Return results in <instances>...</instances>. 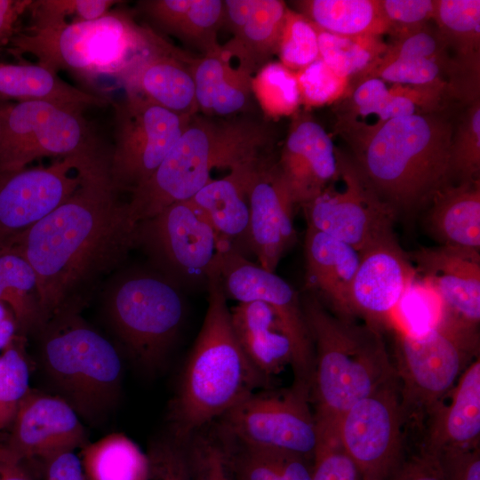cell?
<instances>
[{
	"instance_id": "40",
	"label": "cell",
	"mask_w": 480,
	"mask_h": 480,
	"mask_svg": "<svg viewBox=\"0 0 480 480\" xmlns=\"http://www.w3.org/2000/svg\"><path fill=\"white\" fill-rule=\"evenodd\" d=\"M315 28L319 58L336 74L350 80L364 72L387 45L380 36H340Z\"/></svg>"
},
{
	"instance_id": "24",
	"label": "cell",
	"mask_w": 480,
	"mask_h": 480,
	"mask_svg": "<svg viewBox=\"0 0 480 480\" xmlns=\"http://www.w3.org/2000/svg\"><path fill=\"white\" fill-rule=\"evenodd\" d=\"M287 9L280 0L224 1V25L233 38L221 50L253 76L277 52Z\"/></svg>"
},
{
	"instance_id": "32",
	"label": "cell",
	"mask_w": 480,
	"mask_h": 480,
	"mask_svg": "<svg viewBox=\"0 0 480 480\" xmlns=\"http://www.w3.org/2000/svg\"><path fill=\"white\" fill-rule=\"evenodd\" d=\"M394 98L392 87L380 78L371 77L357 81L338 101L335 129L355 153L394 118Z\"/></svg>"
},
{
	"instance_id": "4",
	"label": "cell",
	"mask_w": 480,
	"mask_h": 480,
	"mask_svg": "<svg viewBox=\"0 0 480 480\" xmlns=\"http://www.w3.org/2000/svg\"><path fill=\"white\" fill-rule=\"evenodd\" d=\"M454 127L436 112L396 117L356 152L355 161L398 215H413L450 184Z\"/></svg>"
},
{
	"instance_id": "54",
	"label": "cell",
	"mask_w": 480,
	"mask_h": 480,
	"mask_svg": "<svg viewBox=\"0 0 480 480\" xmlns=\"http://www.w3.org/2000/svg\"><path fill=\"white\" fill-rule=\"evenodd\" d=\"M32 0H0V47L8 46L19 32L18 21Z\"/></svg>"
},
{
	"instance_id": "50",
	"label": "cell",
	"mask_w": 480,
	"mask_h": 480,
	"mask_svg": "<svg viewBox=\"0 0 480 480\" xmlns=\"http://www.w3.org/2000/svg\"><path fill=\"white\" fill-rule=\"evenodd\" d=\"M189 452L196 480H233L224 452L218 440L196 436Z\"/></svg>"
},
{
	"instance_id": "13",
	"label": "cell",
	"mask_w": 480,
	"mask_h": 480,
	"mask_svg": "<svg viewBox=\"0 0 480 480\" xmlns=\"http://www.w3.org/2000/svg\"><path fill=\"white\" fill-rule=\"evenodd\" d=\"M309 390L292 384L283 391L255 392L220 419L221 432L245 445L313 460L318 431Z\"/></svg>"
},
{
	"instance_id": "8",
	"label": "cell",
	"mask_w": 480,
	"mask_h": 480,
	"mask_svg": "<svg viewBox=\"0 0 480 480\" xmlns=\"http://www.w3.org/2000/svg\"><path fill=\"white\" fill-rule=\"evenodd\" d=\"M476 328L441 316L420 332H399L394 364L404 428L422 430L448 397L460 376L477 357Z\"/></svg>"
},
{
	"instance_id": "20",
	"label": "cell",
	"mask_w": 480,
	"mask_h": 480,
	"mask_svg": "<svg viewBox=\"0 0 480 480\" xmlns=\"http://www.w3.org/2000/svg\"><path fill=\"white\" fill-rule=\"evenodd\" d=\"M416 276L442 304V315L477 328L480 321L479 251L439 244L408 254Z\"/></svg>"
},
{
	"instance_id": "2",
	"label": "cell",
	"mask_w": 480,
	"mask_h": 480,
	"mask_svg": "<svg viewBox=\"0 0 480 480\" xmlns=\"http://www.w3.org/2000/svg\"><path fill=\"white\" fill-rule=\"evenodd\" d=\"M314 347L309 398L319 437H337L342 416L396 379L382 332L335 315L312 292L300 296Z\"/></svg>"
},
{
	"instance_id": "14",
	"label": "cell",
	"mask_w": 480,
	"mask_h": 480,
	"mask_svg": "<svg viewBox=\"0 0 480 480\" xmlns=\"http://www.w3.org/2000/svg\"><path fill=\"white\" fill-rule=\"evenodd\" d=\"M115 144L108 169L115 188L132 192L144 184L174 146L191 117L125 93L114 103Z\"/></svg>"
},
{
	"instance_id": "3",
	"label": "cell",
	"mask_w": 480,
	"mask_h": 480,
	"mask_svg": "<svg viewBox=\"0 0 480 480\" xmlns=\"http://www.w3.org/2000/svg\"><path fill=\"white\" fill-rule=\"evenodd\" d=\"M206 289L207 310L170 408L172 436L184 442L270 383L252 367L236 340L214 268Z\"/></svg>"
},
{
	"instance_id": "48",
	"label": "cell",
	"mask_w": 480,
	"mask_h": 480,
	"mask_svg": "<svg viewBox=\"0 0 480 480\" xmlns=\"http://www.w3.org/2000/svg\"><path fill=\"white\" fill-rule=\"evenodd\" d=\"M311 480H361L356 466L337 437L318 439Z\"/></svg>"
},
{
	"instance_id": "55",
	"label": "cell",
	"mask_w": 480,
	"mask_h": 480,
	"mask_svg": "<svg viewBox=\"0 0 480 480\" xmlns=\"http://www.w3.org/2000/svg\"><path fill=\"white\" fill-rule=\"evenodd\" d=\"M0 480H36L33 466L0 445Z\"/></svg>"
},
{
	"instance_id": "51",
	"label": "cell",
	"mask_w": 480,
	"mask_h": 480,
	"mask_svg": "<svg viewBox=\"0 0 480 480\" xmlns=\"http://www.w3.org/2000/svg\"><path fill=\"white\" fill-rule=\"evenodd\" d=\"M436 456L445 480H480V447L446 451Z\"/></svg>"
},
{
	"instance_id": "1",
	"label": "cell",
	"mask_w": 480,
	"mask_h": 480,
	"mask_svg": "<svg viewBox=\"0 0 480 480\" xmlns=\"http://www.w3.org/2000/svg\"><path fill=\"white\" fill-rule=\"evenodd\" d=\"M79 170L81 183L65 202L3 242L34 269L44 324L76 309L84 294L137 246L138 223L112 184L108 155L99 150L86 156Z\"/></svg>"
},
{
	"instance_id": "36",
	"label": "cell",
	"mask_w": 480,
	"mask_h": 480,
	"mask_svg": "<svg viewBox=\"0 0 480 480\" xmlns=\"http://www.w3.org/2000/svg\"><path fill=\"white\" fill-rule=\"evenodd\" d=\"M433 20L446 48L454 51L456 63L476 81L479 75L480 1L435 0Z\"/></svg>"
},
{
	"instance_id": "44",
	"label": "cell",
	"mask_w": 480,
	"mask_h": 480,
	"mask_svg": "<svg viewBox=\"0 0 480 480\" xmlns=\"http://www.w3.org/2000/svg\"><path fill=\"white\" fill-rule=\"evenodd\" d=\"M280 63L297 72L319 58L315 26L299 12L286 11L277 52Z\"/></svg>"
},
{
	"instance_id": "34",
	"label": "cell",
	"mask_w": 480,
	"mask_h": 480,
	"mask_svg": "<svg viewBox=\"0 0 480 480\" xmlns=\"http://www.w3.org/2000/svg\"><path fill=\"white\" fill-rule=\"evenodd\" d=\"M218 441L236 480H311L313 460L241 444L220 431Z\"/></svg>"
},
{
	"instance_id": "7",
	"label": "cell",
	"mask_w": 480,
	"mask_h": 480,
	"mask_svg": "<svg viewBox=\"0 0 480 480\" xmlns=\"http://www.w3.org/2000/svg\"><path fill=\"white\" fill-rule=\"evenodd\" d=\"M40 330L44 369L57 396L80 419L90 423L101 420L121 392L123 367L116 348L76 309L53 316Z\"/></svg>"
},
{
	"instance_id": "16",
	"label": "cell",
	"mask_w": 480,
	"mask_h": 480,
	"mask_svg": "<svg viewBox=\"0 0 480 480\" xmlns=\"http://www.w3.org/2000/svg\"><path fill=\"white\" fill-rule=\"evenodd\" d=\"M404 431L396 378L352 405L336 436L361 480H388L403 460Z\"/></svg>"
},
{
	"instance_id": "33",
	"label": "cell",
	"mask_w": 480,
	"mask_h": 480,
	"mask_svg": "<svg viewBox=\"0 0 480 480\" xmlns=\"http://www.w3.org/2000/svg\"><path fill=\"white\" fill-rule=\"evenodd\" d=\"M0 98L50 101L82 110L109 103L104 96L78 89L37 63L0 62Z\"/></svg>"
},
{
	"instance_id": "6",
	"label": "cell",
	"mask_w": 480,
	"mask_h": 480,
	"mask_svg": "<svg viewBox=\"0 0 480 480\" xmlns=\"http://www.w3.org/2000/svg\"><path fill=\"white\" fill-rule=\"evenodd\" d=\"M154 32L139 25L129 12L112 9L94 20L27 27L8 46L12 54H30L56 74L67 71L94 83L103 77L120 80L148 48Z\"/></svg>"
},
{
	"instance_id": "31",
	"label": "cell",
	"mask_w": 480,
	"mask_h": 480,
	"mask_svg": "<svg viewBox=\"0 0 480 480\" xmlns=\"http://www.w3.org/2000/svg\"><path fill=\"white\" fill-rule=\"evenodd\" d=\"M426 225L443 245L480 249V180L450 183L428 205Z\"/></svg>"
},
{
	"instance_id": "46",
	"label": "cell",
	"mask_w": 480,
	"mask_h": 480,
	"mask_svg": "<svg viewBox=\"0 0 480 480\" xmlns=\"http://www.w3.org/2000/svg\"><path fill=\"white\" fill-rule=\"evenodd\" d=\"M300 104L321 107L343 99L350 89V79L336 74L318 58L295 72Z\"/></svg>"
},
{
	"instance_id": "5",
	"label": "cell",
	"mask_w": 480,
	"mask_h": 480,
	"mask_svg": "<svg viewBox=\"0 0 480 480\" xmlns=\"http://www.w3.org/2000/svg\"><path fill=\"white\" fill-rule=\"evenodd\" d=\"M270 142L268 126L251 118L191 116L151 177L130 192L131 216L139 223L173 203L191 199L212 180L213 169L232 170L267 156Z\"/></svg>"
},
{
	"instance_id": "25",
	"label": "cell",
	"mask_w": 480,
	"mask_h": 480,
	"mask_svg": "<svg viewBox=\"0 0 480 480\" xmlns=\"http://www.w3.org/2000/svg\"><path fill=\"white\" fill-rule=\"evenodd\" d=\"M267 156L237 166L222 178L212 179L191 198L205 213L222 252L236 251L245 257L252 253L248 190L255 168Z\"/></svg>"
},
{
	"instance_id": "41",
	"label": "cell",
	"mask_w": 480,
	"mask_h": 480,
	"mask_svg": "<svg viewBox=\"0 0 480 480\" xmlns=\"http://www.w3.org/2000/svg\"><path fill=\"white\" fill-rule=\"evenodd\" d=\"M252 92L269 118L293 115L300 104L295 73L280 62L269 61L253 75Z\"/></svg>"
},
{
	"instance_id": "43",
	"label": "cell",
	"mask_w": 480,
	"mask_h": 480,
	"mask_svg": "<svg viewBox=\"0 0 480 480\" xmlns=\"http://www.w3.org/2000/svg\"><path fill=\"white\" fill-rule=\"evenodd\" d=\"M18 336L0 355V430L9 428L29 392V367Z\"/></svg>"
},
{
	"instance_id": "22",
	"label": "cell",
	"mask_w": 480,
	"mask_h": 480,
	"mask_svg": "<svg viewBox=\"0 0 480 480\" xmlns=\"http://www.w3.org/2000/svg\"><path fill=\"white\" fill-rule=\"evenodd\" d=\"M192 60L154 32L148 48L120 81L125 93L191 117L199 111L191 72Z\"/></svg>"
},
{
	"instance_id": "42",
	"label": "cell",
	"mask_w": 480,
	"mask_h": 480,
	"mask_svg": "<svg viewBox=\"0 0 480 480\" xmlns=\"http://www.w3.org/2000/svg\"><path fill=\"white\" fill-rule=\"evenodd\" d=\"M453 132L450 152V178L458 183L480 180V103L476 98Z\"/></svg>"
},
{
	"instance_id": "30",
	"label": "cell",
	"mask_w": 480,
	"mask_h": 480,
	"mask_svg": "<svg viewBox=\"0 0 480 480\" xmlns=\"http://www.w3.org/2000/svg\"><path fill=\"white\" fill-rule=\"evenodd\" d=\"M138 7L157 28L204 54L220 48L217 32L224 25V1L144 0Z\"/></svg>"
},
{
	"instance_id": "19",
	"label": "cell",
	"mask_w": 480,
	"mask_h": 480,
	"mask_svg": "<svg viewBox=\"0 0 480 480\" xmlns=\"http://www.w3.org/2000/svg\"><path fill=\"white\" fill-rule=\"evenodd\" d=\"M359 254L351 290L354 315L382 332L393 310L415 282L416 271L396 236Z\"/></svg>"
},
{
	"instance_id": "23",
	"label": "cell",
	"mask_w": 480,
	"mask_h": 480,
	"mask_svg": "<svg viewBox=\"0 0 480 480\" xmlns=\"http://www.w3.org/2000/svg\"><path fill=\"white\" fill-rule=\"evenodd\" d=\"M276 164L294 206H302L335 176L337 149L321 124L300 115L292 123Z\"/></svg>"
},
{
	"instance_id": "12",
	"label": "cell",
	"mask_w": 480,
	"mask_h": 480,
	"mask_svg": "<svg viewBox=\"0 0 480 480\" xmlns=\"http://www.w3.org/2000/svg\"><path fill=\"white\" fill-rule=\"evenodd\" d=\"M137 245L180 288L207 287L222 252L205 213L191 199L173 203L140 221Z\"/></svg>"
},
{
	"instance_id": "29",
	"label": "cell",
	"mask_w": 480,
	"mask_h": 480,
	"mask_svg": "<svg viewBox=\"0 0 480 480\" xmlns=\"http://www.w3.org/2000/svg\"><path fill=\"white\" fill-rule=\"evenodd\" d=\"M198 110L207 116H229L247 108L252 92L250 75L219 49L191 62Z\"/></svg>"
},
{
	"instance_id": "27",
	"label": "cell",
	"mask_w": 480,
	"mask_h": 480,
	"mask_svg": "<svg viewBox=\"0 0 480 480\" xmlns=\"http://www.w3.org/2000/svg\"><path fill=\"white\" fill-rule=\"evenodd\" d=\"M448 397V404L443 402L428 418L420 450L437 455L479 447V356L464 370Z\"/></svg>"
},
{
	"instance_id": "10",
	"label": "cell",
	"mask_w": 480,
	"mask_h": 480,
	"mask_svg": "<svg viewBox=\"0 0 480 480\" xmlns=\"http://www.w3.org/2000/svg\"><path fill=\"white\" fill-rule=\"evenodd\" d=\"M82 109L44 100L0 108V177L43 157H68L100 149Z\"/></svg>"
},
{
	"instance_id": "39",
	"label": "cell",
	"mask_w": 480,
	"mask_h": 480,
	"mask_svg": "<svg viewBox=\"0 0 480 480\" xmlns=\"http://www.w3.org/2000/svg\"><path fill=\"white\" fill-rule=\"evenodd\" d=\"M468 77L449 55L434 58H388L379 56L364 72L352 80L377 77L386 83L407 85L444 84L455 89L445 80ZM351 80V81H352Z\"/></svg>"
},
{
	"instance_id": "35",
	"label": "cell",
	"mask_w": 480,
	"mask_h": 480,
	"mask_svg": "<svg viewBox=\"0 0 480 480\" xmlns=\"http://www.w3.org/2000/svg\"><path fill=\"white\" fill-rule=\"evenodd\" d=\"M300 13L317 28L348 36H381L389 32L380 0H304Z\"/></svg>"
},
{
	"instance_id": "11",
	"label": "cell",
	"mask_w": 480,
	"mask_h": 480,
	"mask_svg": "<svg viewBox=\"0 0 480 480\" xmlns=\"http://www.w3.org/2000/svg\"><path fill=\"white\" fill-rule=\"evenodd\" d=\"M337 172L315 198L302 205L308 227L361 252L396 236V215L380 197L356 162L337 150Z\"/></svg>"
},
{
	"instance_id": "9",
	"label": "cell",
	"mask_w": 480,
	"mask_h": 480,
	"mask_svg": "<svg viewBox=\"0 0 480 480\" xmlns=\"http://www.w3.org/2000/svg\"><path fill=\"white\" fill-rule=\"evenodd\" d=\"M185 308L181 288L159 271L120 276L107 298L116 334L133 360L149 372L161 366L175 341Z\"/></svg>"
},
{
	"instance_id": "56",
	"label": "cell",
	"mask_w": 480,
	"mask_h": 480,
	"mask_svg": "<svg viewBox=\"0 0 480 480\" xmlns=\"http://www.w3.org/2000/svg\"><path fill=\"white\" fill-rule=\"evenodd\" d=\"M19 325L12 309L0 302V350L4 349L17 337Z\"/></svg>"
},
{
	"instance_id": "52",
	"label": "cell",
	"mask_w": 480,
	"mask_h": 480,
	"mask_svg": "<svg viewBox=\"0 0 480 480\" xmlns=\"http://www.w3.org/2000/svg\"><path fill=\"white\" fill-rule=\"evenodd\" d=\"M388 480H445L435 454L420 450L407 460H402Z\"/></svg>"
},
{
	"instance_id": "38",
	"label": "cell",
	"mask_w": 480,
	"mask_h": 480,
	"mask_svg": "<svg viewBox=\"0 0 480 480\" xmlns=\"http://www.w3.org/2000/svg\"><path fill=\"white\" fill-rule=\"evenodd\" d=\"M87 480H146L147 453L128 436L112 433L81 449Z\"/></svg>"
},
{
	"instance_id": "47",
	"label": "cell",
	"mask_w": 480,
	"mask_h": 480,
	"mask_svg": "<svg viewBox=\"0 0 480 480\" xmlns=\"http://www.w3.org/2000/svg\"><path fill=\"white\" fill-rule=\"evenodd\" d=\"M188 443L172 436L155 441L147 452L146 480H196Z\"/></svg>"
},
{
	"instance_id": "26",
	"label": "cell",
	"mask_w": 480,
	"mask_h": 480,
	"mask_svg": "<svg viewBox=\"0 0 480 480\" xmlns=\"http://www.w3.org/2000/svg\"><path fill=\"white\" fill-rule=\"evenodd\" d=\"M304 252L307 285L337 316L356 318L352 308V284L360 254L351 245L307 227Z\"/></svg>"
},
{
	"instance_id": "17",
	"label": "cell",
	"mask_w": 480,
	"mask_h": 480,
	"mask_svg": "<svg viewBox=\"0 0 480 480\" xmlns=\"http://www.w3.org/2000/svg\"><path fill=\"white\" fill-rule=\"evenodd\" d=\"M89 154L0 177V244L46 217L76 190L80 164Z\"/></svg>"
},
{
	"instance_id": "21",
	"label": "cell",
	"mask_w": 480,
	"mask_h": 480,
	"mask_svg": "<svg viewBox=\"0 0 480 480\" xmlns=\"http://www.w3.org/2000/svg\"><path fill=\"white\" fill-rule=\"evenodd\" d=\"M250 247L263 268L275 272L284 254L296 241L294 204L269 156L255 168L249 190Z\"/></svg>"
},
{
	"instance_id": "18",
	"label": "cell",
	"mask_w": 480,
	"mask_h": 480,
	"mask_svg": "<svg viewBox=\"0 0 480 480\" xmlns=\"http://www.w3.org/2000/svg\"><path fill=\"white\" fill-rule=\"evenodd\" d=\"M10 428L4 445L28 463L88 444L81 419L63 398L32 389L20 404Z\"/></svg>"
},
{
	"instance_id": "53",
	"label": "cell",
	"mask_w": 480,
	"mask_h": 480,
	"mask_svg": "<svg viewBox=\"0 0 480 480\" xmlns=\"http://www.w3.org/2000/svg\"><path fill=\"white\" fill-rule=\"evenodd\" d=\"M39 463L44 480H87L75 451L55 453Z\"/></svg>"
},
{
	"instance_id": "49",
	"label": "cell",
	"mask_w": 480,
	"mask_h": 480,
	"mask_svg": "<svg viewBox=\"0 0 480 480\" xmlns=\"http://www.w3.org/2000/svg\"><path fill=\"white\" fill-rule=\"evenodd\" d=\"M380 4L393 35L427 25L435 12L433 0H380Z\"/></svg>"
},
{
	"instance_id": "15",
	"label": "cell",
	"mask_w": 480,
	"mask_h": 480,
	"mask_svg": "<svg viewBox=\"0 0 480 480\" xmlns=\"http://www.w3.org/2000/svg\"><path fill=\"white\" fill-rule=\"evenodd\" d=\"M213 268L227 299L261 301L273 309L292 346L293 384L310 391L314 347L299 293L275 272L236 251L220 253Z\"/></svg>"
},
{
	"instance_id": "28",
	"label": "cell",
	"mask_w": 480,
	"mask_h": 480,
	"mask_svg": "<svg viewBox=\"0 0 480 480\" xmlns=\"http://www.w3.org/2000/svg\"><path fill=\"white\" fill-rule=\"evenodd\" d=\"M230 309L236 340L252 367L268 382L292 364V351L273 309L261 301L237 302Z\"/></svg>"
},
{
	"instance_id": "37",
	"label": "cell",
	"mask_w": 480,
	"mask_h": 480,
	"mask_svg": "<svg viewBox=\"0 0 480 480\" xmlns=\"http://www.w3.org/2000/svg\"><path fill=\"white\" fill-rule=\"evenodd\" d=\"M0 302L13 312L19 331L41 329L37 279L28 260L6 243L0 244Z\"/></svg>"
},
{
	"instance_id": "45",
	"label": "cell",
	"mask_w": 480,
	"mask_h": 480,
	"mask_svg": "<svg viewBox=\"0 0 480 480\" xmlns=\"http://www.w3.org/2000/svg\"><path fill=\"white\" fill-rule=\"evenodd\" d=\"M116 0H36L31 2L30 28H47L72 22L89 21L108 13Z\"/></svg>"
}]
</instances>
